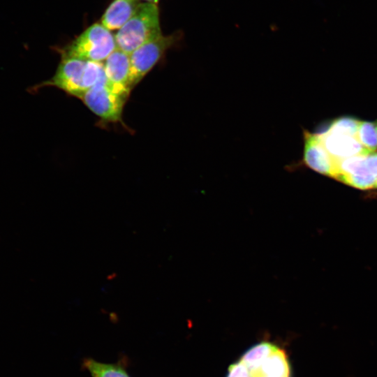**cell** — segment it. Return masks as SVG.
I'll return each mask as SVG.
<instances>
[{
	"label": "cell",
	"mask_w": 377,
	"mask_h": 377,
	"mask_svg": "<svg viewBox=\"0 0 377 377\" xmlns=\"http://www.w3.org/2000/svg\"><path fill=\"white\" fill-rule=\"evenodd\" d=\"M303 139V163L321 175L333 177L334 162L323 146L318 133L304 130Z\"/></svg>",
	"instance_id": "9c48e42d"
},
{
	"label": "cell",
	"mask_w": 377,
	"mask_h": 377,
	"mask_svg": "<svg viewBox=\"0 0 377 377\" xmlns=\"http://www.w3.org/2000/svg\"><path fill=\"white\" fill-rule=\"evenodd\" d=\"M162 35L158 4L140 3L135 14L114 35L117 48L130 54Z\"/></svg>",
	"instance_id": "3957f363"
},
{
	"label": "cell",
	"mask_w": 377,
	"mask_h": 377,
	"mask_svg": "<svg viewBox=\"0 0 377 377\" xmlns=\"http://www.w3.org/2000/svg\"><path fill=\"white\" fill-rule=\"evenodd\" d=\"M116 49L114 35L100 22L89 26L60 53L61 58L103 62Z\"/></svg>",
	"instance_id": "277c9868"
},
{
	"label": "cell",
	"mask_w": 377,
	"mask_h": 377,
	"mask_svg": "<svg viewBox=\"0 0 377 377\" xmlns=\"http://www.w3.org/2000/svg\"><path fill=\"white\" fill-rule=\"evenodd\" d=\"M356 138L369 153L377 150V132L375 124L367 121H358Z\"/></svg>",
	"instance_id": "4fadbf2b"
},
{
	"label": "cell",
	"mask_w": 377,
	"mask_h": 377,
	"mask_svg": "<svg viewBox=\"0 0 377 377\" xmlns=\"http://www.w3.org/2000/svg\"><path fill=\"white\" fill-rule=\"evenodd\" d=\"M104 73L103 62L61 58L54 75L50 80L31 87L29 91L32 93L42 87H55L81 98Z\"/></svg>",
	"instance_id": "7a4b0ae2"
},
{
	"label": "cell",
	"mask_w": 377,
	"mask_h": 377,
	"mask_svg": "<svg viewBox=\"0 0 377 377\" xmlns=\"http://www.w3.org/2000/svg\"><path fill=\"white\" fill-rule=\"evenodd\" d=\"M177 34L160 36L143 44L130 54L128 86L131 90L179 39Z\"/></svg>",
	"instance_id": "8992f818"
},
{
	"label": "cell",
	"mask_w": 377,
	"mask_h": 377,
	"mask_svg": "<svg viewBox=\"0 0 377 377\" xmlns=\"http://www.w3.org/2000/svg\"><path fill=\"white\" fill-rule=\"evenodd\" d=\"M290 374L285 350L264 341L253 346L230 365L226 377H290Z\"/></svg>",
	"instance_id": "6da1fadb"
},
{
	"label": "cell",
	"mask_w": 377,
	"mask_h": 377,
	"mask_svg": "<svg viewBox=\"0 0 377 377\" xmlns=\"http://www.w3.org/2000/svg\"><path fill=\"white\" fill-rule=\"evenodd\" d=\"M140 0H114L101 17V23L108 30L119 29L135 14Z\"/></svg>",
	"instance_id": "30bf717a"
},
{
	"label": "cell",
	"mask_w": 377,
	"mask_h": 377,
	"mask_svg": "<svg viewBox=\"0 0 377 377\" xmlns=\"http://www.w3.org/2000/svg\"><path fill=\"white\" fill-rule=\"evenodd\" d=\"M374 124H375V127H376V132H377V121Z\"/></svg>",
	"instance_id": "2e32d148"
},
{
	"label": "cell",
	"mask_w": 377,
	"mask_h": 377,
	"mask_svg": "<svg viewBox=\"0 0 377 377\" xmlns=\"http://www.w3.org/2000/svg\"><path fill=\"white\" fill-rule=\"evenodd\" d=\"M375 188H377V176H376V186H375Z\"/></svg>",
	"instance_id": "9a60e30c"
},
{
	"label": "cell",
	"mask_w": 377,
	"mask_h": 377,
	"mask_svg": "<svg viewBox=\"0 0 377 377\" xmlns=\"http://www.w3.org/2000/svg\"><path fill=\"white\" fill-rule=\"evenodd\" d=\"M367 156H355L335 162L333 177L360 189L375 188L376 177L367 165Z\"/></svg>",
	"instance_id": "52a82bcc"
},
{
	"label": "cell",
	"mask_w": 377,
	"mask_h": 377,
	"mask_svg": "<svg viewBox=\"0 0 377 377\" xmlns=\"http://www.w3.org/2000/svg\"><path fill=\"white\" fill-rule=\"evenodd\" d=\"M318 135L325 149L334 162L348 157L369 155V153L358 142L356 135L342 133L328 128Z\"/></svg>",
	"instance_id": "ba28073f"
},
{
	"label": "cell",
	"mask_w": 377,
	"mask_h": 377,
	"mask_svg": "<svg viewBox=\"0 0 377 377\" xmlns=\"http://www.w3.org/2000/svg\"><path fill=\"white\" fill-rule=\"evenodd\" d=\"M82 367L89 371L91 377H131L120 362L104 363L92 358H85Z\"/></svg>",
	"instance_id": "7c38bea8"
},
{
	"label": "cell",
	"mask_w": 377,
	"mask_h": 377,
	"mask_svg": "<svg viewBox=\"0 0 377 377\" xmlns=\"http://www.w3.org/2000/svg\"><path fill=\"white\" fill-rule=\"evenodd\" d=\"M142 1H145V2L154 3L156 4H158V2L159 1V0H142Z\"/></svg>",
	"instance_id": "5bb4252c"
},
{
	"label": "cell",
	"mask_w": 377,
	"mask_h": 377,
	"mask_svg": "<svg viewBox=\"0 0 377 377\" xmlns=\"http://www.w3.org/2000/svg\"><path fill=\"white\" fill-rule=\"evenodd\" d=\"M105 61L107 79L114 84L129 89L130 54L117 48Z\"/></svg>",
	"instance_id": "8fae6325"
},
{
	"label": "cell",
	"mask_w": 377,
	"mask_h": 377,
	"mask_svg": "<svg viewBox=\"0 0 377 377\" xmlns=\"http://www.w3.org/2000/svg\"><path fill=\"white\" fill-rule=\"evenodd\" d=\"M131 90L110 82L105 73L99 81L87 91L81 99L97 116L107 121L121 120L124 106Z\"/></svg>",
	"instance_id": "5b68a950"
}]
</instances>
